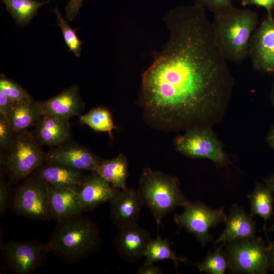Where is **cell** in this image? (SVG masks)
Returning <instances> with one entry per match:
<instances>
[{
	"mask_svg": "<svg viewBox=\"0 0 274 274\" xmlns=\"http://www.w3.org/2000/svg\"><path fill=\"white\" fill-rule=\"evenodd\" d=\"M205 10L178 6L163 19L169 39L153 52L140 95L146 120L158 129L207 126L231 96L233 79Z\"/></svg>",
	"mask_w": 274,
	"mask_h": 274,
	"instance_id": "obj_1",
	"label": "cell"
},
{
	"mask_svg": "<svg viewBox=\"0 0 274 274\" xmlns=\"http://www.w3.org/2000/svg\"><path fill=\"white\" fill-rule=\"evenodd\" d=\"M46 243L50 253L65 263H74L98 252L101 237L96 224L82 213L57 222Z\"/></svg>",
	"mask_w": 274,
	"mask_h": 274,
	"instance_id": "obj_2",
	"label": "cell"
},
{
	"mask_svg": "<svg viewBox=\"0 0 274 274\" xmlns=\"http://www.w3.org/2000/svg\"><path fill=\"white\" fill-rule=\"evenodd\" d=\"M214 13L212 28L225 58L241 63L249 53L252 35L258 23L257 13L231 5Z\"/></svg>",
	"mask_w": 274,
	"mask_h": 274,
	"instance_id": "obj_3",
	"label": "cell"
},
{
	"mask_svg": "<svg viewBox=\"0 0 274 274\" xmlns=\"http://www.w3.org/2000/svg\"><path fill=\"white\" fill-rule=\"evenodd\" d=\"M138 190L144 206L151 212L158 229L165 216L177 207H184L191 201L181 191L177 177L149 167L143 170Z\"/></svg>",
	"mask_w": 274,
	"mask_h": 274,
	"instance_id": "obj_4",
	"label": "cell"
},
{
	"mask_svg": "<svg viewBox=\"0 0 274 274\" xmlns=\"http://www.w3.org/2000/svg\"><path fill=\"white\" fill-rule=\"evenodd\" d=\"M41 146L31 132L15 133L11 148L1 160L12 182L24 180L43 164L45 153Z\"/></svg>",
	"mask_w": 274,
	"mask_h": 274,
	"instance_id": "obj_5",
	"label": "cell"
},
{
	"mask_svg": "<svg viewBox=\"0 0 274 274\" xmlns=\"http://www.w3.org/2000/svg\"><path fill=\"white\" fill-rule=\"evenodd\" d=\"M229 269L235 273L265 274L268 267V245L261 237L224 244Z\"/></svg>",
	"mask_w": 274,
	"mask_h": 274,
	"instance_id": "obj_6",
	"label": "cell"
},
{
	"mask_svg": "<svg viewBox=\"0 0 274 274\" xmlns=\"http://www.w3.org/2000/svg\"><path fill=\"white\" fill-rule=\"evenodd\" d=\"M11 207L18 215L51 220L47 183L36 174L30 175L15 189Z\"/></svg>",
	"mask_w": 274,
	"mask_h": 274,
	"instance_id": "obj_7",
	"label": "cell"
},
{
	"mask_svg": "<svg viewBox=\"0 0 274 274\" xmlns=\"http://www.w3.org/2000/svg\"><path fill=\"white\" fill-rule=\"evenodd\" d=\"M4 265L14 274H31L42 266L50 253L47 243L38 240L8 241L1 244Z\"/></svg>",
	"mask_w": 274,
	"mask_h": 274,
	"instance_id": "obj_8",
	"label": "cell"
},
{
	"mask_svg": "<svg viewBox=\"0 0 274 274\" xmlns=\"http://www.w3.org/2000/svg\"><path fill=\"white\" fill-rule=\"evenodd\" d=\"M181 214L174 215V221L180 227L192 233L204 247L213 238L210 229L226 222L227 216L224 208H211L197 200L190 201Z\"/></svg>",
	"mask_w": 274,
	"mask_h": 274,
	"instance_id": "obj_9",
	"label": "cell"
},
{
	"mask_svg": "<svg viewBox=\"0 0 274 274\" xmlns=\"http://www.w3.org/2000/svg\"><path fill=\"white\" fill-rule=\"evenodd\" d=\"M176 150L191 158H206L224 165L227 162L222 146L210 126L189 129L175 140Z\"/></svg>",
	"mask_w": 274,
	"mask_h": 274,
	"instance_id": "obj_10",
	"label": "cell"
},
{
	"mask_svg": "<svg viewBox=\"0 0 274 274\" xmlns=\"http://www.w3.org/2000/svg\"><path fill=\"white\" fill-rule=\"evenodd\" d=\"M100 159L87 148L69 141L45 153L44 162L94 172Z\"/></svg>",
	"mask_w": 274,
	"mask_h": 274,
	"instance_id": "obj_11",
	"label": "cell"
},
{
	"mask_svg": "<svg viewBox=\"0 0 274 274\" xmlns=\"http://www.w3.org/2000/svg\"><path fill=\"white\" fill-rule=\"evenodd\" d=\"M249 53L255 70L274 71V19L272 15L268 16L252 36Z\"/></svg>",
	"mask_w": 274,
	"mask_h": 274,
	"instance_id": "obj_12",
	"label": "cell"
},
{
	"mask_svg": "<svg viewBox=\"0 0 274 274\" xmlns=\"http://www.w3.org/2000/svg\"><path fill=\"white\" fill-rule=\"evenodd\" d=\"M144 203L138 189L120 190L110 201V216L118 229L138 224Z\"/></svg>",
	"mask_w": 274,
	"mask_h": 274,
	"instance_id": "obj_13",
	"label": "cell"
},
{
	"mask_svg": "<svg viewBox=\"0 0 274 274\" xmlns=\"http://www.w3.org/2000/svg\"><path fill=\"white\" fill-rule=\"evenodd\" d=\"M118 230L112 242L118 256L130 262L141 260L151 239L150 233L138 224Z\"/></svg>",
	"mask_w": 274,
	"mask_h": 274,
	"instance_id": "obj_14",
	"label": "cell"
},
{
	"mask_svg": "<svg viewBox=\"0 0 274 274\" xmlns=\"http://www.w3.org/2000/svg\"><path fill=\"white\" fill-rule=\"evenodd\" d=\"M79 90L73 84L51 98L37 101L42 115L68 119L79 117L84 108Z\"/></svg>",
	"mask_w": 274,
	"mask_h": 274,
	"instance_id": "obj_15",
	"label": "cell"
},
{
	"mask_svg": "<svg viewBox=\"0 0 274 274\" xmlns=\"http://www.w3.org/2000/svg\"><path fill=\"white\" fill-rule=\"evenodd\" d=\"M120 190L95 172L85 176L78 189L82 212L91 211L102 203L110 202Z\"/></svg>",
	"mask_w": 274,
	"mask_h": 274,
	"instance_id": "obj_16",
	"label": "cell"
},
{
	"mask_svg": "<svg viewBox=\"0 0 274 274\" xmlns=\"http://www.w3.org/2000/svg\"><path fill=\"white\" fill-rule=\"evenodd\" d=\"M255 232L256 221L253 216L234 203L229 209L225 228L214 244H224L236 240L253 238L255 237Z\"/></svg>",
	"mask_w": 274,
	"mask_h": 274,
	"instance_id": "obj_17",
	"label": "cell"
},
{
	"mask_svg": "<svg viewBox=\"0 0 274 274\" xmlns=\"http://www.w3.org/2000/svg\"><path fill=\"white\" fill-rule=\"evenodd\" d=\"M47 184L51 220L57 222L83 213L78 190Z\"/></svg>",
	"mask_w": 274,
	"mask_h": 274,
	"instance_id": "obj_18",
	"label": "cell"
},
{
	"mask_svg": "<svg viewBox=\"0 0 274 274\" xmlns=\"http://www.w3.org/2000/svg\"><path fill=\"white\" fill-rule=\"evenodd\" d=\"M35 126L32 133L41 146H57L70 140L68 119L42 115Z\"/></svg>",
	"mask_w": 274,
	"mask_h": 274,
	"instance_id": "obj_19",
	"label": "cell"
},
{
	"mask_svg": "<svg viewBox=\"0 0 274 274\" xmlns=\"http://www.w3.org/2000/svg\"><path fill=\"white\" fill-rule=\"evenodd\" d=\"M35 174L53 186L77 190L85 177L83 170L50 163L43 164L39 167Z\"/></svg>",
	"mask_w": 274,
	"mask_h": 274,
	"instance_id": "obj_20",
	"label": "cell"
},
{
	"mask_svg": "<svg viewBox=\"0 0 274 274\" xmlns=\"http://www.w3.org/2000/svg\"><path fill=\"white\" fill-rule=\"evenodd\" d=\"M94 172L116 188L123 190L127 187L128 162L123 154L111 160L101 159Z\"/></svg>",
	"mask_w": 274,
	"mask_h": 274,
	"instance_id": "obj_21",
	"label": "cell"
},
{
	"mask_svg": "<svg viewBox=\"0 0 274 274\" xmlns=\"http://www.w3.org/2000/svg\"><path fill=\"white\" fill-rule=\"evenodd\" d=\"M42 116L37 101L32 99L17 102L6 116L15 133L27 131Z\"/></svg>",
	"mask_w": 274,
	"mask_h": 274,
	"instance_id": "obj_22",
	"label": "cell"
},
{
	"mask_svg": "<svg viewBox=\"0 0 274 274\" xmlns=\"http://www.w3.org/2000/svg\"><path fill=\"white\" fill-rule=\"evenodd\" d=\"M144 257H145L144 264H153L160 260L169 259L174 262L176 268L180 263H190L187 258L177 256L171 248L168 239L163 238L159 235L151 238L148 242Z\"/></svg>",
	"mask_w": 274,
	"mask_h": 274,
	"instance_id": "obj_23",
	"label": "cell"
},
{
	"mask_svg": "<svg viewBox=\"0 0 274 274\" xmlns=\"http://www.w3.org/2000/svg\"><path fill=\"white\" fill-rule=\"evenodd\" d=\"M249 200L250 213L252 216L258 215L264 220V227L266 221L273 215V194L265 184L257 182L253 191L248 195Z\"/></svg>",
	"mask_w": 274,
	"mask_h": 274,
	"instance_id": "obj_24",
	"label": "cell"
},
{
	"mask_svg": "<svg viewBox=\"0 0 274 274\" xmlns=\"http://www.w3.org/2000/svg\"><path fill=\"white\" fill-rule=\"evenodd\" d=\"M15 21L21 27L29 24L42 6L49 3L36 0H1Z\"/></svg>",
	"mask_w": 274,
	"mask_h": 274,
	"instance_id": "obj_25",
	"label": "cell"
},
{
	"mask_svg": "<svg viewBox=\"0 0 274 274\" xmlns=\"http://www.w3.org/2000/svg\"><path fill=\"white\" fill-rule=\"evenodd\" d=\"M80 122L96 131L107 132L111 138L112 131L117 128L110 111L104 108L97 107L90 110L86 114L79 116Z\"/></svg>",
	"mask_w": 274,
	"mask_h": 274,
	"instance_id": "obj_26",
	"label": "cell"
},
{
	"mask_svg": "<svg viewBox=\"0 0 274 274\" xmlns=\"http://www.w3.org/2000/svg\"><path fill=\"white\" fill-rule=\"evenodd\" d=\"M224 244L208 253L202 261L197 264L200 272L210 274H224L229 268L228 259L223 248Z\"/></svg>",
	"mask_w": 274,
	"mask_h": 274,
	"instance_id": "obj_27",
	"label": "cell"
},
{
	"mask_svg": "<svg viewBox=\"0 0 274 274\" xmlns=\"http://www.w3.org/2000/svg\"><path fill=\"white\" fill-rule=\"evenodd\" d=\"M52 11L56 15L57 24L61 30L65 43L70 51L72 52L76 57H80L82 51V42L78 38L76 30L70 26L67 21L63 18L57 6L52 10Z\"/></svg>",
	"mask_w": 274,
	"mask_h": 274,
	"instance_id": "obj_28",
	"label": "cell"
},
{
	"mask_svg": "<svg viewBox=\"0 0 274 274\" xmlns=\"http://www.w3.org/2000/svg\"><path fill=\"white\" fill-rule=\"evenodd\" d=\"M0 91L17 102L32 99L28 93L19 84L8 79L3 74L0 76Z\"/></svg>",
	"mask_w": 274,
	"mask_h": 274,
	"instance_id": "obj_29",
	"label": "cell"
},
{
	"mask_svg": "<svg viewBox=\"0 0 274 274\" xmlns=\"http://www.w3.org/2000/svg\"><path fill=\"white\" fill-rule=\"evenodd\" d=\"M15 133L6 116L0 114V146L8 152L14 142Z\"/></svg>",
	"mask_w": 274,
	"mask_h": 274,
	"instance_id": "obj_30",
	"label": "cell"
},
{
	"mask_svg": "<svg viewBox=\"0 0 274 274\" xmlns=\"http://www.w3.org/2000/svg\"><path fill=\"white\" fill-rule=\"evenodd\" d=\"M194 4L213 12L231 5V0H193Z\"/></svg>",
	"mask_w": 274,
	"mask_h": 274,
	"instance_id": "obj_31",
	"label": "cell"
},
{
	"mask_svg": "<svg viewBox=\"0 0 274 274\" xmlns=\"http://www.w3.org/2000/svg\"><path fill=\"white\" fill-rule=\"evenodd\" d=\"M9 190L3 176L1 174L0 179V217L5 215L9 206Z\"/></svg>",
	"mask_w": 274,
	"mask_h": 274,
	"instance_id": "obj_32",
	"label": "cell"
},
{
	"mask_svg": "<svg viewBox=\"0 0 274 274\" xmlns=\"http://www.w3.org/2000/svg\"><path fill=\"white\" fill-rule=\"evenodd\" d=\"M16 104V101L0 91V114L7 116Z\"/></svg>",
	"mask_w": 274,
	"mask_h": 274,
	"instance_id": "obj_33",
	"label": "cell"
},
{
	"mask_svg": "<svg viewBox=\"0 0 274 274\" xmlns=\"http://www.w3.org/2000/svg\"><path fill=\"white\" fill-rule=\"evenodd\" d=\"M84 0H70L65 7V17L73 21L79 12Z\"/></svg>",
	"mask_w": 274,
	"mask_h": 274,
	"instance_id": "obj_34",
	"label": "cell"
},
{
	"mask_svg": "<svg viewBox=\"0 0 274 274\" xmlns=\"http://www.w3.org/2000/svg\"><path fill=\"white\" fill-rule=\"evenodd\" d=\"M244 5H254L265 8L268 16L272 15L271 10L274 8V0H245L242 2Z\"/></svg>",
	"mask_w": 274,
	"mask_h": 274,
	"instance_id": "obj_35",
	"label": "cell"
},
{
	"mask_svg": "<svg viewBox=\"0 0 274 274\" xmlns=\"http://www.w3.org/2000/svg\"><path fill=\"white\" fill-rule=\"evenodd\" d=\"M137 274H162V269L153 264H144L136 271Z\"/></svg>",
	"mask_w": 274,
	"mask_h": 274,
	"instance_id": "obj_36",
	"label": "cell"
},
{
	"mask_svg": "<svg viewBox=\"0 0 274 274\" xmlns=\"http://www.w3.org/2000/svg\"><path fill=\"white\" fill-rule=\"evenodd\" d=\"M268 267L274 271V243L268 244Z\"/></svg>",
	"mask_w": 274,
	"mask_h": 274,
	"instance_id": "obj_37",
	"label": "cell"
},
{
	"mask_svg": "<svg viewBox=\"0 0 274 274\" xmlns=\"http://www.w3.org/2000/svg\"><path fill=\"white\" fill-rule=\"evenodd\" d=\"M266 142L268 145L274 150V126L270 129L266 136Z\"/></svg>",
	"mask_w": 274,
	"mask_h": 274,
	"instance_id": "obj_38",
	"label": "cell"
},
{
	"mask_svg": "<svg viewBox=\"0 0 274 274\" xmlns=\"http://www.w3.org/2000/svg\"><path fill=\"white\" fill-rule=\"evenodd\" d=\"M265 185L271 190L274 197V174L271 175L265 180Z\"/></svg>",
	"mask_w": 274,
	"mask_h": 274,
	"instance_id": "obj_39",
	"label": "cell"
},
{
	"mask_svg": "<svg viewBox=\"0 0 274 274\" xmlns=\"http://www.w3.org/2000/svg\"><path fill=\"white\" fill-rule=\"evenodd\" d=\"M269 230L270 232H272L274 233V221L272 225L269 227Z\"/></svg>",
	"mask_w": 274,
	"mask_h": 274,
	"instance_id": "obj_40",
	"label": "cell"
},
{
	"mask_svg": "<svg viewBox=\"0 0 274 274\" xmlns=\"http://www.w3.org/2000/svg\"><path fill=\"white\" fill-rule=\"evenodd\" d=\"M271 100H272V104L274 105V87H273V91H272V99H271Z\"/></svg>",
	"mask_w": 274,
	"mask_h": 274,
	"instance_id": "obj_41",
	"label": "cell"
},
{
	"mask_svg": "<svg viewBox=\"0 0 274 274\" xmlns=\"http://www.w3.org/2000/svg\"><path fill=\"white\" fill-rule=\"evenodd\" d=\"M39 1H45V0H39Z\"/></svg>",
	"mask_w": 274,
	"mask_h": 274,
	"instance_id": "obj_42",
	"label": "cell"
},
{
	"mask_svg": "<svg viewBox=\"0 0 274 274\" xmlns=\"http://www.w3.org/2000/svg\"><path fill=\"white\" fill-rule=\"evenodd\" d=\"M241 1H242V2H243V1H245V0H241Z\"/></svg>",
	"mask_w": 274,
	"mask_h": 274,
	"instance_id": "obj_43",
	"label": "cell"
}]
</instances>
